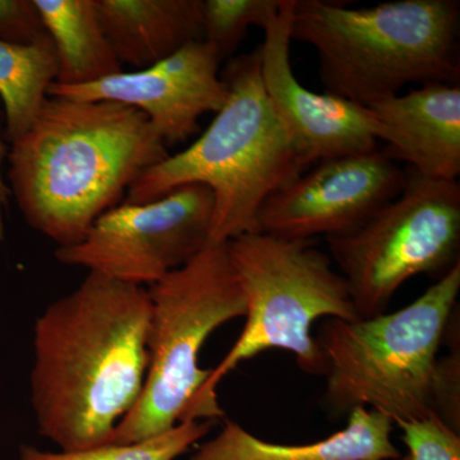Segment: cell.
Segmentation results:
<instances>
[{"label":"cell","mask_w":460,"mask_h":460,"mask_svg":"<svg viewBox=\"0 0 460 460\" xmlns=\"http://www.w3.org/2000/svg\"><path fill=\"white\" fill-rule=\"evenodd\" d=\"M151 299L87 272L33 328L30 394L38 431L62 452L109 444L144 390Z\"/></svg>","instance_id":"6da1fadb"},{"label":"cell","mask_w":460,"mask_h":460,"mask_svg":"<svg viewBox=\"0 0 460 460\" xmlns=\"http://www.w3.org/2000/svg\"><path fill=\"white\" fill-rule=\"evenodd\" d=\"M169 155L137 109L49 96L31 128L9 145L5 180L27 226L57 248L72 247Z\"/></svg>","instance_id":"7a4b0ae2"},{"label":"cell","mask_w":460,"mask_h":460,"mask_svg":"<svg viewBox=\"0 0 460 460\" xmlns=\"http://www.w3.org/2000/svg\"><path fill=\"white\" fill-rule=\"evenodd\" d=\"M228 99L190 146L137 178L123 202L145 204L187 184L213 192L211 244L257 232L260 208L307 168L272 108L261 78L259 48L232 57L222 72Z\"/></svg>","instance_id":"3957f363"},{"label":"cell","mask_w":460,"mask_h":460,"mask_svg":"<svg viewBox=\"0 0 460 460\" xmlns=\"http://www.w3.org/2000/svg\"><path fill=\"white\" fill-rule=\"evenodd\" d=\"M459 21L456 0H296L292 40L316 50L326 93L367 108L408 84H458Z\"/></svg>","instance_id":"277c9868"},{"label":"cell","mask_w":460,"mask_h":460,"mask_svg":"<svg viewBox=\"0 0 460 460\" xmlns=\"http://www.w3.org/2000/svg\"><path fill=\"white\" fill-rule=\"evenodd\" d=\"M148 368L144 390L109 444H129L163 434L187 420L220 419L208 398L211 370L199 367L208 338L247 313L226 243L211 244L183 268L150 287Z\"/></svg>","instance_id":"5b68a950"},{"label":"cell","mask_w":460,"mask_h":460,"mask_svg":"<svg viewBox=\"0 0 460 460\" xmlns=\"http://www.w3.org/2000/svg\"><path fill=\"white\" fill-rule=\"evenodd\" d=\"M460 290V261L407 307L370 319H329L314 338L335 417L366 408L393 420L435 414L438 353Z\"/></svg>","instance_id":"8992f818"},{"label":"cell","mask_w":460,"mask_h":460,"mask_svg":"<svg viewBox=\"0 0 460 460\" xmlns=\"http://www.w3.org/2000/svg\"><path fill=\"white\" fill-rule=\"evenodd\" d=\"M243 295L246 325L232 349L211 370L205 393L217 401V387L239 363L268 349L295 354L299 368L326 375V362L311 334L314 321L359 320L347 281L332 257L311 241L253 232L226 242Z\"/></svg>","instance_id":"52a82bcc"},{"label":"cell","mask_w":460,"mask_h":460,"mask_svg":"<svg viewBox=\"0 0 460 460\" xmlns=\"http://www.w3.org/2000/svg\"><path fill=\"white\" fill-rule=\"evenodd\" d=\"M359 319L385 314L402 284L459 262L460 184L411 172L395 199L350 232L326 238Z\"/></svg>","instance_id":"ba28073f"},{"label":"cell","mask_w":460,"mask_h":460,"mask_svg":"<svg viewBox=\"0 0 460 460\" xmlns=\"http://www.w3.org/2000/svg\"><path fill=\"white\" fill-rule=\"evenodd\" d=\"M214 196L187 184L145 204H122L102 215L80 243L57 248L60 263L132 286H154L210 246Z\"/></svg>","instance_id":"9c48e42d"},{"label":"cell","mask_w":460,"mask_h":460,"mask_svg":"<svg viewBox=\"0 0 460 460\" xmlns=\"http://www.w3.org/2000/svg\"><path fill=\"white\" fill-rule=\"evenodd\" d=\"M407 175L386 151L332 157L266 199L257 232L311 241L343 234L401 193Z\"/></svg>","instance_id":"30bf717a"},{"label":"cell","mask_w":460,"mask_h":460,"mask_svg":"<svg viewBox=\"0 0 460 460\" xmlns=\"http://www.w3.org/2000/svg\"><path fill=\"white\" fill-rule=\"evenodd\" d=\"M296 0H283L263 29L260 68L268 98L305 166L332 157L377 150L381 124L368 108L308 90L290 63Z\"/></svg>","instance_id":"8fae6325"},{"label":"cell","mask_w":460,"mask_h":460,"mask_svg":"<svg viewBox=\"0 0 460 460\" xmlns=\"http://www.w3.org/2000/svg\"><path fill=\"white\" fill-rule=\"evenodd\" d=\"M222 62L213 47L195 41L140 71H123L87 86L53 84L49 96L137 109L168 147L189 140L199 131L202 115L217 114L226 104L228 87L220 74Z\"/></svg>","instance_id":"7c38bea8"},{"label":"cell","mask_w":460,"mask_h":460,"mask_svg":"<svg viewBox=\"0 0 460 460\" xmlns=\"http://www.w3.org/2000/svg\"><path fill=\"white\" fill-rule=\"evenodd\" d=\"M381 124L387 155L429 180L460 174L459 84H429L367 107Z\"/></svg>","instance_id":"4fadbf2b"},{"label":"cell","mask_w":460,"mask_h":460,"mask_svg":"<svg viewBox=\"0 0 460 460\" xmlns=\"http://www.w3.org/2000/svg\"><path fill=\"white\" fill-rule=\"evenodd\" d=\"M393 429L394 422L386 414L354 408L347 428L337 434L313 444L280 445L261 440L228 420L190 460H398L402 454L393 444Z\"/></svg>","instance_id":"5bb4252c"},{"label":"cell","mask_w":460,"mask_h":460,"mask_svg":"<svg viewBox=\"0 0 460 460\" xmlns=\"http://www.w3.org/2000/svg\"><path fill=\"white\" fill-rule=\"evenodd\" d=\"M120 65L135 71L202 41V0H93Z\"/></svg>","instance_id":"9a60e30c"},{"label":"cell","mask_w":460,"mask_h":460,"mask_svg":"<svg viewBox=\"0 0 460 460\" xmlns=\"http://www.w3.org/2000/svg\"><path fill=\"white\" fill-rule=\"evenodd\" d=\"M56 48V84L87 86L114 75L123 66L105 36L93 0H33Z\"/></svg>","instance_id":"2e32d148"},{"label":"cell","mask_w":460,"mask_h":460,"mask_svg":"<svg viewBox=\"0 0 460 460\" xmlns=\"http://www.w3.org/2000/svg\"><path fill=\"white\" fill-rule=\"evenodd\" d=\"M59 71L50 36L33 44L0 40V104L5 138L13 144L35 123Z\"/></svg>","instance_id":"e0dca14e"},{"label":"cell","mask_w":460,"mask_h":460,"mask_svg":"<svg viewBox=\"0 0 460 460\" xmlns=\"http://www.w3.org/2000/svg\"><path fill=\"white\" fill-rule=\"evenodd\" d=\"M213 420H187L163 434L129 444H105L75 452L20 447V460H175L213 429Z\"/></svg>","instance_id":"ac0fdd59"},{"label":"cell","mask_w":460,"mask_h":460,"mask_svg":"<svg viewBox=\"0 0 460 460\" xmlns=\"http://www.w3.org/2000/svg\"><path fill=\"white\" fill-rule=\"evenodd\" d=\"M283 0H202V41L220 59L232 58L251 26L265 29Z\"/></svg>","instance_id":"d6986e66"},{"label":"cell","mask_w":460,"mask_h":460,"mask_svg":"<svg viewBox=\"0 0 460 460\" xmlns=\"http://www.w3.org/2000/svg\"><path fill=\"white\" fill-rule=\"evenodd\" d=\"M411 460H460V436L435 414L414 420H395Z\"/></svg>","instance_id":"ffe728a7"},{"label":"cell","mask_w":460,"mask_h":460,"mask_svg":"<svg viewBox=\"0 0 460 460\" xmlns=\"http://www.w3.org/2000/svg\"><path fill=\"white\" fill-rule=\"evenodd\" d=\"M48 36L33 0H0V40L33 44Z\"/></svg>","instance_id":"44dd1931"},{"label":"cell","mask_w":460,"mask_h":460,"mask_svg":"<svg viewBox=\"0 0 460 460\" xmlns=\"http://www.w3.org/2000/svg\"><path fill=\"white\" fill-rule=\"evenodd\" d=\"M435 416L454 431L460 429V356L458 350L438 359L435 380Z\"/></svg>","instance_id":"7402d4cb"},{"label":"cell","mask_w":460,"mask_h":460,"mask_svg":"<svg viewBox=\"0 0 460 460\" xmlns=\"http://www.w3.org/2000/svg\"><path fill=\"white\" fill-rule=\"evenodd\" d=\"M9 144L5 138L4 113L0 104V217H4L9 201H11V190H9L7 180H5L4 165L7 163Z\"/></svg>","instance_id":"603a6c76"},{"label":"cell","mask_w":460,"mask_h":460,"mask_svg":"<svg viewBox=\"0 0 460 460\" xmlns=\"http://www.w3.org/2000/svg\"><path fill=\"white\" fill-rule=\"evenodd\" d=\"M4 242V217H0V248Z\"/></svg>","instance_id":"cb8c5ba5"},{"label":"cell","mask_w":460,"mask_h":460,"mask_svg":"<svg viewBox=\"0 0 460 460\" xmlns=\"http://www.w3.org/2000/svg\"><path fill=\"white\" fill-rule=\"evenodd\" d=\"M398 460H411V459H410V456H402V458H399Z\"/></svg>","instance_id":"d4e9b609"}]
</instances>
